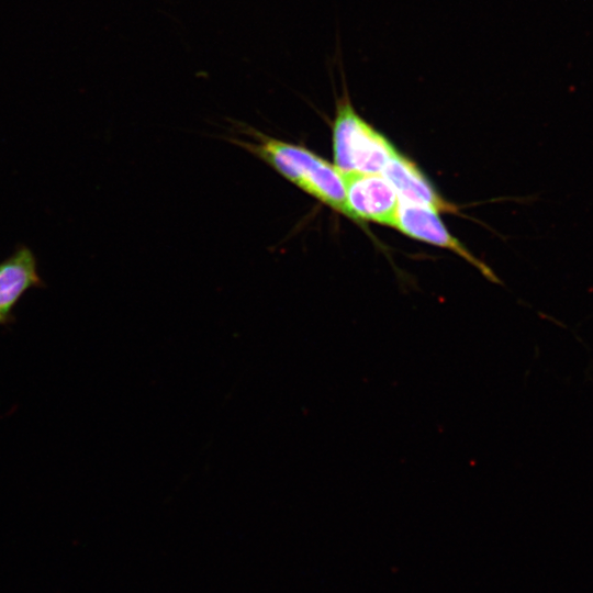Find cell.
I'll return each mask as SVG.
<instances>
[{
  "label": "cell",
  "mask_w": 593,
  "mask_h": 593,
  "mask_svg": "<svg viewBox=\"0 0 593 593\" xmlns=\"http://www.w3.org/2000/svg\"><path fill=\"white\" fill-rule=\"evenodd\" d=\"M247 134L251 141L236 144L307 194L345 214V177L335 165L310 149L259 131L250 128Z\"/></svg>",
  "instance_id": "obj_1"
},
{
  "label": "cell",
  "mask_w": 593,
  "mask_h": 593,
  "mask_svg": "<svg viewBox=\"0 0 593 593\" xmlns=\"http://www.w3.org/2000/svg\"><path fill=\"white\" fill-rule=\"evenodd\" d=\"M395 153L392 144L357 113L344 81L333 121L335 166L344 175L379 174Z\"/></svg>",
  "instance_id": "obj_2"
},
{
  "label": "cell",
  "mask_w": 593,
  "mask_h": 593,
  "mask_svg": "<svg viewBox=\"0 0 593 593\" xmlns=\"http://www.w3.org/2000/svg\"><path fill=\"white\" fill-rule=\"evenodd\" d=\"M394 227L413 238L456 251L478 267L486 276L493 278L490 270L479 262L454 236L449 234L446 226L440 221L437 210L427 205L400 200Z\"/></svg>",
  "instance_id": "obj_5"
},
{
  "label": "cell",
  "mask_w": 593,
  "mask_h": 593,
  "mask_svg": "<svg viewBox=\"0 0 593 593\" xmlns=\"http://www.w3.org/2000/svg\"><path fill=\"white\" fill-rule=\"evenodd\" d=\"M344 177L345 214L354 219L395 225L400 199L382 175L348 174Z\"/></svg>",
  "instance_id": "obj_3"
},
{
  "label": "cell",
  "mask_w": 593,
  "mask_h": 593,
  "mask_svg": "<svg viewBox=\"0 0 593 593\" xmlns=\"http://www.w3.org/2000/svg\"><path fill=\"white\" fill-rule=\"evenodd\" d=\"M38 273L37 258L26 245L0 261V325L14 321L13 309L25 292L33 288H45Z\"/></svg>",
  "instance_id": "obj_4"
},
{
  "label": "cell",
  "mask_w": 593,
  "mask_h": 593,
  "mask_svg": "<svg viewBox=\"0 0 593 593\" xmlns=\"http://www.w3.org/2000/svg\"><path fill=\"white\" fill-rule=\"evenodd\" d=\"M382 176L394 188L400 200L427 205L435 210L447 209V204L438 197L417 167L398 152L382 170Z\"/></svg>",
  "instance_id": "obj_6"
}]
</instances>
